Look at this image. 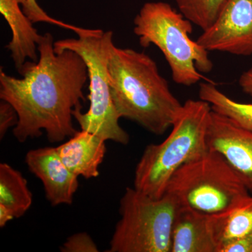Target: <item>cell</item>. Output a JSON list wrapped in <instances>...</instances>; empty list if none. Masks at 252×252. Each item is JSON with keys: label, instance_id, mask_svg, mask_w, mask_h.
I'll return each instance as SVG.
<instances>
[{"label": "cell", "instance_id": "obj_11", "mask_svg": "<svg viewBox=\"0 0 252 252\" xmlns=\"http://www.w3.org/2000/svg\"><path fill=\"white\" fill-rule=\"evenodd\" d=\"M212 215L180 205L172 230L171 252H217Z\"/></svg>", "mask_w": 252, "mask_h": 252}, {"label": "cell", "instance_id": "obj_8", "mask_svg": "<svg viewBox=\"0 0 252 252\" xmlns=\"http://www.w3.org/2000/svg\"><path fill=\"white\" fill-rule=\"evenodd\" d=\"M209 52L252 55V0H228L217 21L197 39Z\"/></svg>", "mask_w": 252, "mask_h": 252}, {"label": "cell", "instance_id": "obj_10", "mask_svg": "<svg viewBox=\"0 0 252 252\" xmlns=\"http://www.w3.org/2000/svg\"><path fill=\"white\" fill-rule=\"evenodd\" d=\"M26 162L42 182L46 198L53 206L72 203L79 177L63 163L56 147L32 149L26 154Z\"/></svg>", "mask_w": 252, "mask_h": 252}, {"label": "cell", "instance_id": "obj_19", "mask_svg": "<svg viewBox=\"0 0 252 252\" xmlns=\"http://www.w3.org/2000/svg\"><path fill=\"white\" fill-rule=\"evenodd\" d=\"M63 252H97V245L86 233H78L71 235L61 248Z\"/></svg>", "mask_w": 252, "mask_h": 252}, {"label": "cell", "instance_id": "obj_17", "mask_svg": "<svg viewBox=\"0 0 252 252\" xmlns=\"http://www.w3.org/2000/svg\"><path fill=\"white\" fill-rule=\"evenodd\" d=\"M179 11L203 31L217 21L228 0H175Z\"/></svg>", "mask_w": 252, "mask_h": 252}, {"label": "cell", "instance_id": "obj_5", "mask_svg": "<svg viewBox=\"0 0 252 252\" xmlns=\"http://www.w3.org/2000/svg\"><path fill=\"white\" fill-rule=\"evenodd\" d=\"M77 38L55 41L56 52L72 50L85 61L89 72L90 107L87 112L81 109L73 113L81 130L99 136L106 141L126 145L128 133L119 124V117L111 94L109 61L113 46L112 31L79 28Z\"/></svg>", "mask_w": 252, "mask_h": 252}, {"label": "cell", "instance_id": "obj_4", "mask_svg": "<svg viewBox=\"0 0 252 252\" xmlns=\"http://www.w3.org/2000/svg\"><path fill=\"white\" fill-rule=\"evenodd\" d=\"M180 11L165 1H149L134 19V33L144 48L155 45L166 60L176 84L191 86L202 79L212 81L209 73L214 64L209 51L190 39L193 26Z\"/></svg>", "mask_w": 252, "mask_h": 252}, {"label": "cell", "instance_id": "obj_12", "mask_svg": "<svg viewBox=\"0 0 252 252\" xmlns=\"http://www.w3.org/2000/svg\"><path fill=\"white\" fill-rule=\"evenodd\" d=\"M26 0H0V13L6 20L12 37L6 49L18 73H21L28 61L37 62L38 44L41 36L33 23L23 11Z\"/></svg>", "mask_w": 252, "mask_h": 252}, {"label": "cell", "instance_id": "obj_22", "mask_svg": "<svg viewBox=\"0 0 252 252\" xmlns=\"http://www.w3.org/2000/svg\"><path fill=\"white\" fill-rule=\"evenodd\" d=\"M238 84L245 94L252 97V67L241 74Z\"/></svg>", "mask_w": 252, "mask_h": 252}, {"label": "cell", "instance_id": "obj_2", "mask_svg": "<svg viewBox=\"0 0 252 252\" xmlns=\"http://www.w3.org/2000/svg\"><path fill=\"white\" fill-rule=\"evenodd\" d=\"M108 69L111 94L119 117L158 135L172 127L183 104L149 55L114 45Z\"/></svg>", "mask_w": 252, "mask_h": 252}, {"label": "cell", "instance_id": "obj_3", "mask_svg": "<svg viewBox=\"0 0 252 252\" xmlns=\"http://www.w3.org/2000/svg\"><path fill=\"white\" fill-rule=\"evenodd\" d=\"M212 108L205 101L188 99L170 135L160 144H149L136 166L134 188L159 198L172 176L182 165L208 151L207 132Z\"/></svg>", "mask_w": 252, "mask_h": 252}, {"label": "cell", "instance_id": "obj_15", "mask_svg": "<svg viewBox=\"0 0 252 252\" xmlns=\"http://www.w3.org/2000/svg\"><path fill=\"white\" fill-rule=\"evenodd\" d=\"M32 200L22 173L6 162L0 164V204L14 212L15 218H20L29 210Z\"/></svg>", "mask_w": 252, "mask_h": 252}, {"label": "cell", "instance_id": "obj_7", "mask_svg": "<svg viewBox=\"0 0 252 252\" xmlns=\"http://www.w3.org/2000/svg\"><path fill=\"white\" fill-rule=\"evenodd\" d=\"M165 193L174 195L181 205L210 215L227 211L250 194L229 162L211 149L179 168Z\"/></svg>", "mask_w": 252, "mask_h": 252}, {"label": "cell", "instance_id": "obj_1", "mask_svg": "<svg viewBox=\"0 0 252 252\" xmlns=\"http://www.w3.org/2000/svg\"><path fill=\"white\" fill-rule=\"evenodd\" d=\"M52 34L46 32L38 44L37 62L28 61L12 77L0 69V99L9 102L18 116L13 134L23 143L38 138L42 130L52 143L72 137L73 113L82 108L84 89L89 80L85 61L72 50L56 52Z\"/></svg>", "mask_w": 252, "mask_h": 252}, {"label": "cell", "instance_id": "obj_13", "mask_svg": "<svg viewBox=\"0 0 252 252\" xmlns=\"http://www.w3.org/2000/svg\"><path fill=\"white\" fill-rule=\"evenodd\" d=\"M105 142L99 136L81 130L56 149L63 163L73 174L85 179L96 178L105 157Z\"/></svg>", "mask_w": 252, "mask_h": 252}, {"label": "cell", "instance_id": "obj_6", "mask_svg": "<svg viewBox=\"0 0 252 252\" xmlns=\"http://www.w3.org/2000/svg\"><path fill=\"white\" fill-rule=\"evenodd\" d=\"M174 195L154 198L127 187L107 252H171L172 230L180 207Z\"/></svg>", "mask_w": 252, "mask_h": 252}, {"label": "cell", "instance_id": "obj_18", "mask_svg": "<svg viewBox=\"0 0 252 252\" xmlns=\"http://www.w3.org/2000/svg\"><path fill=\"white\" fill-rule=\"evenodd\" d=\"M22 8L23 12L27 15L28 17L31 20L32 22L33 23H49V24L59 26V27L65 28L67 30H70V31L74 32L77 29V26L67 24V23L63 22V21H59V20L50 16L39 6L36 0H26V4H25L24 6H23Z\"/></svg>", "mask_w": 252, "mask_h": 252}, {"label": "cell", "instance_id": "obj_23", "mask_svg": "<svg viewBox=\"0 0 252 252\" xmlns=\"http://www.w3.org/2000/svg\"><path fill=\"white\" fill-rule=\"evenodd\" d=\"M15 219L14 212L2 204H0V227L4 228L10 220Z\"/></svg>", "mask_w": 252, "mask_h": 252}, {"label": "cell", "instance_id": "obj_9", "mask_svg": "<svg viewBox=\"0 0 252 252\" xmlns=\"http://www.w3.org/2000/svg\"><path fill=\"white\" fill-rule=\"evenodd\" d=\"M207 144L226 159L252 194V132L212 109Z\"/></svg>", "mask_w": 252, "mask_h": 252}, {"label": "cell", "instance_id": "obj_16", "mask_svg": "<svg viewBox=\"0 0 252 252\" xmlns=\"http://www.w3.org/2000/svg\"><path fill=\"white\" fill-rule=\"evenodd\" d=\"M198 95L200 99L210 104L214 112L224 116L242 128L252 132V104L242 103L230 98L212 81L200 83Z\"/></svg>", "mask_w": 252, "mask_h": 252}, {"label": "cell", "instance_id": "obj_20", "mask_svg": "<svg viewBox=\"0 0 252 252\" xmlns=\"http://www.w3.org/2000/svg\"><path fill=\"white\" fill-rule=\"evenodd\" d=\"M18 116L9 102L1 99L0 102V139L2 140L8 130L17 125Z\"/></svg>", "mask_w": 252, "mask_h": 252}, {"label": "cell", "instance_id": "obj_21", "mask_svg": "<svg viewBox=\"0 0 252 252\" xmlns=\"http://www.w3.org/2000/svg\"><path fill=\"white\" fill-rule=\"evenodd\" d=\"M217 252H252V233L220 244Z\"/></svg>", "mask_w": 252, "mask_h": 252}, {"label": "cell", "instance_id": "obj_14", "mask_svg": "<svg viewBox=\"0 0 252 252\" xmlns=\"http://www.w3.org/2000/svg\"><path fill=\"white\" fill-rule=\"evenodd\" d=\"M212 217L218 248L220 244L252 233V194L244 196L227 211Z\"/></svg>", "mask_w": 252, "mask_h": 252}]
</instances>
